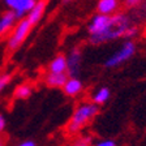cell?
<instances>
[{
	"mask_svg": "<svg viewBox=\"0 0 146 146\" xmlns=\"http://www.w3.org/2000/svg\"><path fill=\"white\" fill-rule=\"evenodd\" d=\"M0 146H5V140L3 137H0Z\"/></svg>",
	"mask_w": 146,
	"mask_h": 146,
	"instance_id": "22",
	"label": "cell"
},
{
	"mask_svg": "<svg viewBox=\"0 0 146 146\" xmlns=\"http://www.w3.org/2000/svg\"><path fill=\"white\" fill-rule=\"evenodd\" d=\"M99 112V106L93 102H81L74 108L69 121L67 124V133L77 134L81 132L89 123L95 117Z\"/></svg>",
	"mask_w": 146,
	"mask_h": 146,
	"instance_id": "2",
	"label": "cell"
},
{
	"mask_svg": "<svg viewBox=\"0 0 146 146\" xmlns=\"http://www.w3.org/2000/svg\"><path fill=\"white\" fill-rule=\"evenodd\" d=\"M33 25L30 24V21L27 20L26 17L21 18L17 24L15 25V27L12 29V33L8 38V50L9 51H16L22 46V43L26 40V38L29 36L31 29H33Z\"/></svg>",
	"mask_w": 146,
	"mask_h": 146,
	"instance_id": "4",
	"label": "cell"
},
{
	"mask_svg": "<svg viewBox=\"0 0 146 146\" xmlns=\"http://www.w3.org/2000/svg\"><path fill=\"white\" fill-rule=\"evenodd\" d=\"M136 43L132 39H127L123 43L112 55H110L108 58L104 60L103 67L107 69H115V68L123 65L124 63L129 61L136 54Z\"/></svg>",
	"mask_w": 146,
	"mask_h": 146,
	"instance_id": "3",
	"label": "cell"
},
{
	"mask_svg": "<svg viewBox=\"0 0 146 146\" xmlns=\"http://www.w3.org/2000/svg\"><path fill=\"white\" fill-rule=\"evenodd\" d=\"M17 146H36V143H35V141H33V140H25L18 143Z\"/></svg>",
	"mask_w": 146,
	"mask_h": 146,
	"instance_id": "21",
	"label": "cell"
},
{
	"mask_svg": "<svg viewBox=\"0 0 146 146\" xmlns=\"http://www.w3.org/2000/svg\"><path fill=\"white\" fill-rule=\"evenodd\" d=\"M11 81H12V76L9 73H4L0 76V93H3L5 90L7 86L11 84Z\"/></svg>",
	"mask_w": 146,
	"mask_h": 146,
	"instance_id": "15",
	"label": "cell"
},
{
	"mask_svg": "<svg viewBox=\"0 0 146 146\" xmlns=\"http://www.w3.org/2000/svg\"><path fill=\"white\" fill-rule=\"evenodd\" d=\"M120 8V0H98L97 11L100 15L112 16L119 12Z\"/></svg>",
	"mask_w": 146,
	"mask_h": 146,
	"instance_id": "8",
	"label": "cell"
},
{
	"mask_svg": "<svg viewBox=\"0 0 146 146\" xmlns=\"http://www.w3.org/2000/svg\"><path fill=\"white\" fill-rule=\"evenodd\" d=\"M88 31L93 44H103L120 38L131 39L137 34V27L132 25L129 16L125 13L117 12L112 16L97 13L89 22Z\"/></svg>",
	"mask_w": 146,
	"mask_h": 146,
	"instance_id": "1",
	"label": "cell"
},
{
	"mask_svg": "<svg viewBox=\"0 0 146 146\" xmlns=\"http://www.w3.org/2000/svg\"><path fill=\"white\" fill-rule=\"evenodd\" d=\"M5 127H7V119H5V116H4L3 113L0 112V133L4 132Z\"/></svg>",
	"mask_w": 146,
	"mask_h": 146,
	"instance_id": "19",
	"label": "cell"
},
{
	"mask_svg": "<svg viewBox=\"0 0 146 146\" xmlns=\"http://www.w3.org/2000/svg\"><path fill=\"white\" fill-rule=\"evenodd\" d=\"M35 1H36V0H21V1L18 3V5L13 9L18 20H21V18L26 17V15L30 12V9L34 7Z\"/></svg>",
	"mask_w": 146,
	"mask_h": 146,
	"instance_id": "13",
	"label": "cell"
},
{
	"mask_svg": "<svg viewBox=\"0 0 146 146\" xmlns=\"http://www.w3.org/2000/svg\"><path fill=\"white\" fill-rule=\"evenodd\" d=\"M31 94H33V88L29 84H21L15 90V98L20 100H25L27 98H30Z\"/></svg>",
	"mask_w": 146,
	"mask_h": 146,
	"instance_id": "14",
	"label": "cell"
},
{
	"mask_svg": "<svg viewBox=\"0 0 146 146\" xmlns=\"http://www.w3.org/2000/svg\"><path fill=\"white\" fill-rule=\"evenodd\" d=\"M48 72L52 73H67V56L58 55L48 64Z\"/></svg>",
	"mask_w": 146,
	"mask_h": 146,
	"instance_id": "12",
	"label": "cell"
},
{
	"mask_svg": "<svg viewBox=\"0 0 146 146\" xmlns=\"http://www.w3.org/2000/svg\"><path fill=\"white\" fill-rule=\"evenodd\" d=\"M64 1H73V0H64Z\"/></svg>",
	"mask_w": 146,
	"mask_h": 146,
	"instance_id": "23",
	"label": "cell"
},
{
	"mask_svg": "<svg viewBox=\"0 0 146 146\" xmlns=\"http://www.w3.org/2000/svg\"><path fill=\"white\" fill-rule=\"evenodd\" d=\"M61 90H63L64 95H67L69 98H74L84 91V82L78 77H68Z\"/></svg>",
	"mask_w": 146,
	"mask_h": 146,
	"instance_id": "6",
	"label": "cell"
},
{
	"mask_svg": "<svg viewBox=\"0 0 146 146\" xmlns=\"http://www.w3.org/2000/svg\"><path fill=\"white\" fill-rule=\"evenodd\" d=\"M16 20H18V18L13 9L9 11V12H5L0 17V36L5 35L7 33L12 30L16 25Z\"/></svg>",
	"mask_w": 146,
	"mask_h": 146,
	"instance_id": "9",
	"label": "cell"
},
{
	"mask_svg": "<svg viewBox=\"0 0 146 146\" xmlns=\"http://www.w3.org/2000/svg\"><path fill=\"white\" fill-rule=\"evenodd\" d=\"M91 146H117L115 140L112 138H104V140H99L95 143H93Z\"/></svg>",
	"mask_w": 146,
	"mask_h": 146,
	"instance_id": "17",
	"label": "cell"
},
{
	"mask_svg": "<svg viewBox=\"0 0 146 146\" xmlns=\"http://www.w3.org/2000/svg\"><path fill=\"white\" fill-rule=\"evenodd\" d=\"M20 1H21V0H4V3H5L11 9H15L16 7L18 5Z\"/></svg>",
	"mask_w": 146,
	"mask_h": 146,
	"instance_id": "20",
	"label": "cell"
},
{
	"mask_svg": "<svg viewBox=\"0 0 146 146\" xmlns=\"http://www.w3.org/2000/svg\"><path fill=\"white\" fill-rule=\"evenodd\" d=\"M68 78L67 73H52V72H47V74L44 76V82L48 88H54V89H61L65 84Z\"/></svg>",
	"mask_w": 146,
	"mask_h": 146,
	"instance_id": "10",
	"label": "cell"
},
{
	"mask_svg": "<svg viewBox=\"0 0 146 146\" xmlns=\"http://www.w3.org/2000/svg\"><path fill=\"white\" fill-rule=\"evenodd\" d=\"M143 0H124V5L128 8H136L137 5H140Z\"/></svg>",
	"mask_w": 146,
	"mask_h": 146,
	"instance_id": "18",
	"label": "cell"
},
{
	"mask_svg": "<svg viewBox=\"0 0 146 146\" xmlns=\"http://www.w3.org/2000/svg\"><path fill=\"white\" fill-rule=\"evenodd\" d=\"M70 146H91V138L90 137H78V138H76V140L72 142V145Z\"/></svg>",
	"mask_w": 146,
	"mask_h": 146,
	"instance_id": "16",
	"label": "cell"
},
{
	"mask_svg": "<svg viewBox=\"0 0 146 146\" xmlns=\"http://www.w3.org/2000/svg\"><path fill=\"white\" fill-rule=\"evenodd\" d=\"M111 98V89L108 86H100L91 95V102L95 103L97 106H102V104L107 103Z\"/></svg>",
	"mask_w": 146,
	"mask_h": 146,
	"instance_id": "11",
	"label": "cell"
},
{
	"mask_svg": "<svg viewBox=\"0 0 146 146\" xmlns=\"http://www.w3.org/2000/svg\"><path fill=\"white\" fill-rule=\"evenodd\" d=\"M47 8V0H36L34 7L30 9V12L26 15V18L30 21L33 26H35L38 22L40 21V18L43 17Z\"/></svg>",
	"mask_w": 146,
	"mask_h": 146,
	"instance_id": "7",
	"label": "cell"
},
{
	"mask_svg": "<svg viewBox=\"0 0 146 146\" xmlns=\"http://www.w3.org/2000/svg\"><path fill=\"white\" fill-rule=\"evenodd\" d=\"M82 68V52L73 48L67 55V74L68 77H78Z\"/></svg>",
	"mask_w": 146,
	"mask_h": 146,
	"instance_id": "5",
	"label": "cell"
}]
</instances>
